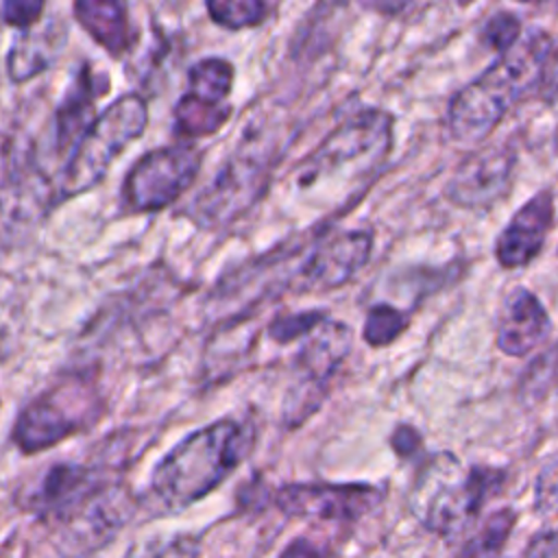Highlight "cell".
Here are the masks:
<instances>
[{
  "instance_id": "obj_1",
  "label": "cell",
  "mask_w": 558,
  "mask_h": 558,
  "mask_svg": "<svg viewBox=\"0 0 558 558\" xmlns=\"http://www.w3.org/2000/svg\"><path fill=\"white\" fill-rule=\"evenodd\" d=\"M392 122L384 109H360L296 163L294 185L314 194L323 211H347L381 174L392 150Z\"/></svg>"
},
{
  "instance_id": "obj_2",
  "label": "cell",
  "mask_w": 558,
  "mask_h": 558,
  "mask_svg": "<svg viewBox=\"0 0 558 558\" xmlns=\"http://www.w3.org/2000/svg\"><path fill=\"white\" fill-rule=\"evenodd\" d=\"M551 39L534 31L499 54L477 78L453 94L447 107V129L456 142L477 144L486 140L523 96L541 89Z\"/></svg>"
},
{
  "instance_id": "obj_3",
  "label": "cell",
  "mask_w": 558,
  "mask_h": 558,
  "mask_svg": "<svg viewBox=\"0 0 558 558\" xmlns=\"http://www.w3.org/2000/svg\"><path fill=\"white\" fill-rule=\"evenodd\" d=\"M251 445V425L235 418L214 421L166 453L150 475V495L163 510H181L222 484L246 458Z\"/></svg>"
},
{
  "instance_id": "obj_4",
  "label": "cell",
  "mask_w": 558,
  "mask_h": 558,
  "mask_svg": "<svg viewBox=\"0 0 558 558\" xmlns=\"http://www.w3.org/2000/svg\"><path fill=\"white\" fill-rule=\"evenodd\" d=\"M277 153L270 140L244 137L214 181L190 203L187 216L205 229H222L246 214L268 190Z\"/></svg>"
},
{
  "instance_id": "obj_5",
  "label": "cell",
  "mask_w": 558,
  "mask_h": 558,
  "mask_svg": "<svg viewBox=\"0 0 558 558\" xmlns=\"http://www.w3.org/2000/svg\"><path fill=\"white\" fill-rule=\"evenodd\" d=\"M146 124V100L140 94H124L102 109L68 157L57 201L92 190L107 174L111 161L144 133Z\"/></svg>"
},
{
  "instance_id": "obj_6",
  "label": "cell",
  "mask_w": 558,
  "mask_h": 558,
  "mask_svg": "<svg viewBox=\"0 0 558 558\" xmlns=\"http://www.w3.org/2000/svg\"><path fill=\"white\" fill-rule=\"evenodd\" d=\"M501 480V471L473 466L464 473L451 453L436 456L418 484V501L427 525L438 530L464 525L499 488Z\"/></svg>"
},
{
  "instance_id": "obj_7",
  "label": "cell",
  "mask_w": 558,
  "mask_h": 558,
  "mask_svg": "<svg viewBox=\"0 0 558 558\" xmlns=\"http://www.w3.org/2000/svg\"><path fill=\"white\" fill-rule=\"evenodd\" d=\"M98 403L100 399L92 381L57 384L20 412L13 425V442L24 453L48 449L94 421Z\"/></svg>"
},
{
  "instance_id": "obj_8",
  "label": "cell",
  "mask_w": 558,
  "mask_h": 558,
  "mask_svg": "<svg viewBox=\"0 0 558 558\" xmlns=\"http://www.w3.org/2000/svg\"><path fill=\"white\" fill-rule=\"evenodd\" d=\"M203 150L192 142H174L144 153L122 181V203L137 214L172 205L198 177Z\"/></svg>"
},
{
  "instance_id": "obj_9",
  "label": "cell",
  "mask_w": 558,
  "mask_h": 558,
  "mask_svg": "<svg viewBox=\"0 0 558 558\" xmlns=\"http://www.w3.org/2000/svg\"><path fill=\"white\" fill-rule=\"evenodd\" d=\"M373 233L368 229L331 231L312 229L299 262L296 292H327L349 283L371 259Z\"/></svg>"
},
{
  "instance_id": "obj_10",
  "label": "cell",
  "mask_w": 558,
  "mask_h": 558,
  "mask_svg": "<svg viewBox=\"0 0 558 558\" xmlns=\"http://www.w3.org/2000/svg\"><path fill=\"white\" fill-rule=\"evenodd\" d=\"M351 327L329 316L305 338L292 362L296 384L286 401V421L301 423L320 405L331 375L351 351Z\"/></svg>"
},
{
  "instance_id": "obj_11",
  "label": "cell",
  "mask_w": 558,
  "mask_h": 558,
  "mask_svg": "<svg viewBox=\"0 0 558 558\" xmlns=\"http://www.w3.org/2000/svg\"><path fill=\"white\" fill-rule=\"evenodd\" d=\"M517 153L510 144H490L466 155L449 177L445 196L464 209H488L512 187Z\"/></svg>"
},
{
  "instance_id": "obj_12",
  "label": "cell",
  "mask_w": 558,
  "mask_h": 558,
  "mask_svg": "<svg viewBox=\"0 0 558 558\" xmlns=\"http://www.w3.org/2000/svg\"><path fill=\"white\" fill-rule=\"evenodd\" d=\"M379 499L381 493L366 484H288L275 495V504L288 514L336 521H353Z\"/></svg>"
},
{
  "instance_id": "obj_13",
  "label": "cell",
  "mask_w": 558,
  "mask_h": 558,
  "mask_svg": "<svg viewBox=\"0 0 558 558\" xmlns=\"http://www.w3.org/2000/svg\"><path fill=\"white\" fill-rule=\"evenodd\" d=\"M554 194L538 190L508 220L495 242V257L501 268L527 266L543 248L554 225Z\"/></svg>"
},
{
  "instance_id": "obj_14",
  "label": "cell",
  "mask_w": 558,
  "mask_h": 558,
  "mask_svg": "<svg viewBox=\"0 0 558 558\" xmlns=\"http://www.w3.org/2000/svg\"><path fill=\"white\" fill-rule=\"evenodd\" d=\"M549 331V314L532 290L517 286L504 296L495 331V342L501 353L523 357L538 349L547 340Z\"/></svg>"
},
{
  "instance_id": "obj_15",
  "label": "cell",
  "mask_w": 558,
  "mask_h": 558,
  "mask_svg": "<svg viewBox=\"0 0 558 558\" xmlns=\"http://www.w3.org/2000/svg\"><path fill=\"white\" fill-rule=\"evenodd\" d=\"M107 92V83H98V76L85 65L76 72L72 85L61 98L54 113V148L57 153H65L76 148L78 140L94 122V102L100 94Z\"/></svg>"
},
{
  "instance_id": "obj_16",
  "label": "cell",
  "mask_w": 558,
  "mask_h": 558,
  "mask_svg": "<svg viewBox=\"0 0 558 558\" xmlns=\"http://www.w3.org/2000/svg\"><path fill=\"white\" fill-rule=\"evenodd\" d=\"M72 9L81 28L111 57H122L133 46L126 4L116 0H78Z\"/></svg>"
},
{
  "instance_id": "obj_17",
  "label": "cell",
  "mask_w": 558,
  "mask_h": 558,
  "mask_svg": "<svg viewBox=\"0 0 558 558\" xmlns=\"http://www.w3.org/2000/svg\"><path fill=\"white\" fill-rule=\"evenodd\" d=\"M59 33L50 26L46 31H24L11 46L7 57L9 76L15 83H24L44 72L54 59Z\"/></svg>"
},
{
  "instance_id": "obj_18",
  "label": "cell",
  "mask_w": 558,
  "mask_h": 558,
  "mask_svg": "<svg viewBox=\"0 0 558 558\" xmlns=\"http://www.w3.org/2000/svg\"><path fill=\"white\" fill-rule=\"evenodd\" d=\"M231 116V105H211L183 94L172 109V133L177 142H194L214 135Z\"/></svg>"
},
{
  "instance_id": "obj_19",
  "label": "cell",
  "mask_w": 558,
  "mask_h": 558,
  "mask_svg": "<svg viewBox=\"0 0 558 558\" xmlns=\"http://www.w3.org/2000/svg\"><path fill=\"white\" fill-rule=\"evenodd\" d=\"M92 488V471L78 464H57L41 480L35 501L44 508H61L74 504Z\"/></svg>"
},
{
  "instance_id": "obj_20",
  "label": "cell",
  "mask_w": 558,
  "mask_h": 558,
  "mask_svg": "<svg viewBox=\"0 0 558 558\" xmlns=\"http://www.w3.org/2000/svg\"><path fill=\"white\" fill-rule=\"evenodd\" d=\"M233 76L235 70L227 59L205 57L187 70V94L211 105H227Z\"/></svg>"
},
{
  "instance_id": "obj_21",
  "label": "cell",
  "mask_w": 558,
  "mask_h": 558,
  "mask_svg": "<svg viewBox=\"0 0 558 558\" xmlns=\"http://www.w3.org/2000/svg\"><path fill=\"white\" fill-rule=\"evenodd\" d=\"M410 325V316L390 303H377L368 310L362 336L371 347L392 344Z\"/></svg>"
},
{
  "instance_id": "obj_22",
  "label": "cell",
  "mask_w": 558,
  "mask_h": 558,
  "mask_svg": "<svg viewBox=\"0 0 558 558\" xmlns=\"http://www.w3.org/2000/svg\"><path fill=\"white\" fill-rule=\"evenodd\" d=\"M270 7L262 0H209V17L229 31L257 26L266 20Z\"/></svg>"
},
{
  "instance_id": "obj_23",
  "label": "cell",
  "mask_w": 558,
  "mask_h": 558,
  "mask_svg": "<svg viewBox=\"0 0 558 558\" xmlns=\"http://www.w3.org/2000/svg\"><path fill=\"white\" fill-rule=\"evenodd\" d=\"M514 523L512 510H499L490 514L486 525L464 545L456 558H497Z\"/></svg>"
},
{
  "instance_id": "obj_24",
  "label": "cell",
  "mask_w": 558,
  "mask_h": 558,
  "mask_svg": "<svg viewBox=\"0 0 558 558\" xmlns=\"http://www.w3.org/2000/svg\"><path fill=\"white\" fill-rule=\"evenodd\" d=\"M327 318L320 310H307V312H294V314H279L268 325V336L277 344H290L301 338H307L323 320Z\"/></svg>"
},
{
  "instance_id": "obj_25",
  "label": "cell",
  "mask_w": 558,
  "mask_h": 558,
  "mask_svg": "<svg viewBox=\"0 0 558 558\" xmlns=\"http://www.w3.org/2000/svg\"><path fill=\"white\" fill-rule=\"evenodd\" d=\"M480 39L497 50L499 54L512 50L519 39H521V20L514 15V13H508V11H499V13H493L482 31H480Z\"/></svg>"
},
{
  "instance_id": "obj_26",
  "label": "cell",
  "mask_w": 558,
  "mask_h": 558,
  "mask_svg": "<svg viewBox=\"0 0 558 558\" xmlns=\"http://www.w3.org/2000/svg\"><path fill=\"white\" fill-rule=\"evenodd\" d=\"M196 543L185 536L177 538H159V541H144L142 545L133 547L126 558H194Z\"/></svg>"
},
{
  "instance_id": "obj_27",
  "label": "cell",
  "mask_w": 558,
  "mask_h": 558,
  "mask_svg": "<svg viewBox=\"0 0 558 558\" xmlns=\"http://www.w3.org/2000/svg\"><path fill=\"white\" fill-rule=\"evenodd\" d=\"M44 13V2L33 0H7L2 4V20L15 28H33Z\"/></svg>"
},
{
  "instance_id": "obj_28",
  "label": "cell",
  "mask_w": 558,
  "mask_h": 558,
  "mask_svg": "<svg viewBox=\"0 0 558 558\" xmlns=\"http://www.w3.org/2000/svg\"><path fill=\"white\" fill-rule=\"evenodd\" d=\"M536 508L545 512L558 510V456L538 475Z\"/></svg>"
},
{
  "instance_id": "obj_29",
  "label": "cell",
  "mask_w": 558,
  "mask_h": 558,
  "mask_svg": "<svg viewBox=\"0 0 558 558\" xmlns=\"http://www.w3.org/2000/svg\"><path fill=\"white\" fill-rule=\"evenodd\" d=\"M527 558H558V530L534 536L527 547Z\"/></svg>"
},
{
  "instance_id": "obj_30",
  "label": "cell",
  "mask_w": 558,
  "mask_h": 558,
  "mask_svg": "<svg viewBox=\"0 0 558 558\" xmlns=\"http://www.w3.org/2000/svg\"><path fill=\"white\" fill-rule=\"evenodd\" d=\"M390 442H392V447H395V451L399 456H412L418 449V445H421V436L410 425H399L392 432Z\"/></svg>"
},
{
  "instance_id": "obj_31",
  "label": "cell",
  "mask_w": 558,
  "mask_h": 558,
  "mask_svg": "<svg viewBox=\"0 0 558 558\" xmlns=\"http://www.w3.org/2000/svg\"><path fill=\"white\" fill-rule=\"evenodd\" d=\"M541 89H543L549 98H556V96H558V48H554L551 54H549V59H547Z\"/></svg>"
},
{
  "instance_id": "obj_32",
  "label": "cell",
  "mask_w": 558,
  "mask_h": 558,
  "mask_svg": "<svg viewBox=\"0 0 558 558\" xmlns=\"http://www.w3.org/2000/svg\"><path fill=\"white\" fill-rule=\"evenodd\" d=\"M281 558H325V556H323V551H320L318 547H314L310 541L299 538V541H294V543L281 554Z\"/></svg>"
}]
</instances>
